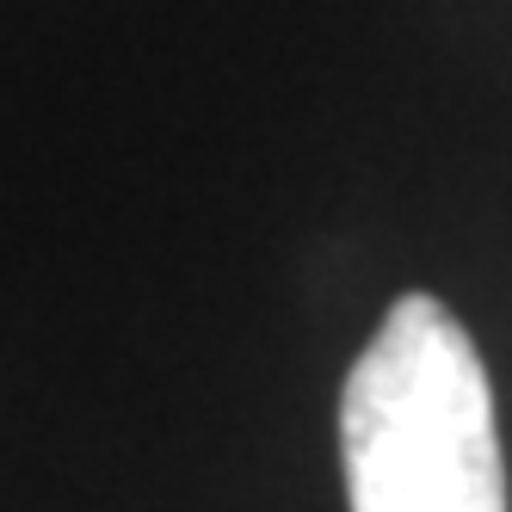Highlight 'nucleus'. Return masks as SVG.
I'll return each instance as SVG.
<instances>
[{"mask_svg":"<svg viewBox=\"0 0 512 512\" xmlns=\"http://www.w3.org/2000/svg\"><path fill=\"white\" fill-rule=\"evenodd\" d=\"M352 512H506L494 383L438 297H401L340 389Z\"/></svg>","mask_w":512,"mask_h":512,"instance_id":"nucleus-1","label":"nucleus"}]
</instances>
